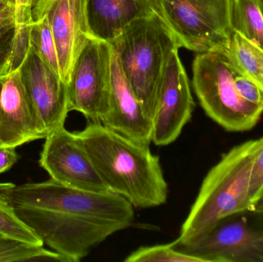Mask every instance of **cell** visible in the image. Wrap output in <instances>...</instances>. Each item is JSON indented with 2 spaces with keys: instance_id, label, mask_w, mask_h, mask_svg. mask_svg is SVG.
Here are the masks:
<instances>
[{
  "instance_id": "obj_1",
  "label": "cell",
  "mask_w": 263,
  "mask_h": 262,
  "mask_svg": "<svg viewBox=\"0 0 263 262\" xmlns=\"http://www.w3.org/2000/svg\"><path fill=\"white\" fill-rule=\"evenodd\" d=\"M0 197L44 244L69 262L81 261L134 223V207L123 197L69 187L52 178L20 186L0 183Z\"/></svg>"
},
{
  "instance_id": "obj_2",
  "label": "cell",
  "mask_w": 263,
  "mask_h": 262,
  "mask_svg": "<svg viewBox=\"0 0 263 262\" xmlns=\"http://www.w3.org/2000/svg\"><path fill=\"white\" fill-rule=\"evenodd\" d=\"M77 133L109 192L126 198L134 209L166 203L168 184L149 146L97 122H89Z\"/></svg>"
},
{
  "instance_id": "obj_3",
  "label": "cell",
  "mask_w": 263,
  "mask_h": 262,
  "mask_svg": "<svg viewBox=\"0 0 263 262\" xmlns=\"http://www.w3.org/2000/svg\"><path fill=\"white\" fill-rule=\"evenodd\" d=\"M257 139L235 146L207 173L180 229L178 241L192 239L221 220L249 212L252 165Z\"/></svg>"
},
{
  "instance_id": "obj_4",
  "label": "cell",
  "mask_w": 263,
  "mask_h": 262,
  "mask_svg": "<svg viewBox=\"0 0 263 262\" xmlns=\"http://www.w3.org/2000/svg\"><path fill=\"white\" fill-rule=\"evenodd\" d=\"M110 44L144 112L153 119L168 58L180 49L176 37L155 15L133 22Z\"/></svg>"
},
{
  "instance_id": "obj_5",
  "label": "cell",
  "mask_w": 263,
  "mask_h": 262,
  "mask_svg": "<svg viewBox=\"0 0 263 262\" xmlns=\"http://www.w3.org/2000/svg\"><path fill=\"white\" fill-rule=\"evenodd\" d=\"M237 72L222 52L199 53L193 63V85L201 107L228 132H246L256 126L263 106L243 98L236 86Z\"/></svg>"
},
{
  "instance_id": "obj_6",
  "label": "cell",
  "mask_w": 263,
  "mask_h": 262,
  "mask_svg": "<svg viewBox=\"0 0 263 262\" xmlns=\"http://www.w3.org/2000/svg\"><path fill=\"white\" fill-rule=\"evenodd\" d=\"M164 21L180 48L222 52L231 38L230 0H159Z\"/></svg>"
},
{
  "instance_id": "obj_7",
  "label": "cell",
  "mask_w": 263,
  "mask_h": 262,
  "mask_svg": "<svg viewBox=\"0 0 263 262\" xmlns=\"http://www.w3.org/2000/svg\"><path fill=\"white\" fill-rule=\"evenodd\" d=\"M247 212L227 217L192 239L172 243L202 262H263V214L253 223Z\"/></svg>"
},
{
  "instance_id": "obj_8",
  "label": "cell",
  "mask_w": 263,
  "mask_h": 262,
  "mask_svg": "<svg viewBox=\"0 0 263 262\" xmlns=\"http://www.w3.org/2000/svg\"><path fill=\"white\" fill-rule=\"evenodd\" d=\"M110 43L89 37L82 49L67 84L69 112L77 111L89 122L101 123L109 109Z\"/></svg>"
},
{
  "instance_id": "obj_9",
  "label": "cell",
  "mask_w": 263,
  "mask_h": 262,
  "mask_svg": "<svg viewBox=\"0 0 263 262\" xmlns=\"http://www.w3.org/2000/svg\"><path fill=\"white\" fill-rule=\"evenodd\" d=\"M39 163L50 178L64 186L109 192L77 132H69L65 126L46 137Z\"/></svg>"
},
{
  "instance_id": "obj_10",
  "label": "cell",
  "mask_w": 263,
  "mask_h": 262,
  "mask_svg": "<svg viewBox=\"0 0 263 262\" xmlns=\"http://www.w3.org/2000/svg\"><path fill=\"white\" fill-rule=\"evenodd\" d=\"M195 109L188 75L179 49L170 55L164 72L159 99L152 119V143L165 146L174 143L191 120Z\"/></svg>"
},
{
  "instance_id": "obj_11",
  "label": "cell",
  "mask_w": 263,
  "mask_h": 262,
  "mask_svg": "<svg viewBox=\"0 0 263 262\" xmlns=\"http://www.w3.org/2000/svg\"><path fill=\"white\" fill-rule=\"evenodd\" d=\"M20 71L34 115L46 138L65 126L69 112L67 85L30 46Z\"/></svg>"
},
{
  "instance_id": "obj_12",
  "label": "cell",
  "mask_w": 263,
  "mask_h": 262,
  "mask_svg": "<svg viewBox=\"0 0 263 262\" xmlns=\"http://www.w3.org/2000/svg\"><path fill=\"white\" fill-rule=\"evenodd\" d=\"M45 15L58 55L60 75L66 85L76 60L89 39L86 0H40L32 10V20Z\"/></svg>"
},
{
  "instance_id": "obj_13",
  "label": "cell",
  "mask_w": 263,
  "mask_h": 262,
  "mask_svg": "<svg viewBox=\"0 0 263 262\" xmlns=\"http://www.w3.org/2000/svg\"><path fill=\"white\" fill-rule=\"evenodd\" d=\"M101 123L138 143L148 146L152 143V120L144 112L140 102L125 76L114 49L109 109Z\"/></svg>"
},
{
  "instance_id": "obj_14",
  "label": "cell",
  "mask_w": 263,
  "mask_h": 262,
  "mask_svg": "<svg viewBox=\"0 0 263 262\" xmlns=\"http://www.w3.org/2000/svg\"><path fill=\"white\" fill-rule=\"evenodd\" d=\"M42 138L44 135L16 69L5 78L0 97V147L16 148Z\"/></svg>"
},
{
  "instance_id": "obj_15",
  "label": "cell",
  "mask_w": 263,
  "mask_h": 262,
  "mask_svg": "<svg viewBox=\"0 0 263 262\" xmlns=\"http://www.w3.org/2000/svg\"><path fill=\"white\" fill-rule=\"evenodd\" d=\"M86 14L90 36L109 43L136 20H164L159 0H86Z\"/></svg>"
},
{
  "instance_id": "obj_16",
  "label": "cell",
  "mask_w": 263,
  "mask_h": 262,
  "mask_svg": "<svg viewBox=\"0 0 263 262\" xmlns=\"http://www.w3.org/2000/svg\"><path fill=\"white\" fill-rule=\"evenodd\" d=\"M222 53L238 73L250 78L263 92V49L233 32Z\"/></svg>"
},
{
  "instance_id": "obj_17",
  "label": "cell",
  "mask_w": 263,
  "mask_h": 262,
  "mask_svg": "<svg viewBox=\"0 0 263 262\" xmlns=\"http://www.w3.org/2000/svg\"><path fill=\"white\" fill-rule=\"evenodd\" d=\"M230 26L263 49V13L257 0H230Z\"/></svg>"
},
{
  "instance_id": "obj_18",
  "label": "cell",
  "mask_w": 263,
  "mask_h": 262,
  "mask_svg": "<svg viewBox=\"0 0 263 262\" xmlns=\"http://www.w3.org/2000/svg\"><path fill=\"white\" fill-rule=\"evenodd\" d=\"M29 46L61 78L57 47L46 15L32 20L29 26Z\"/></svg>"
},
{
  "instance_id": "obj_19",
  "label": "cell",
  "mask_w": 263,
  "mask_h": 262,
  "mask_svg": "<svg viewBox=\"0 0 263 262\" xmlns=\"http://www.w3.org/2000/svg\"><path fill=\"white\" fill-rule=\"evenodd\" d=\"M18 24L15 6H6L0 11V78L12 70Z\"/></svg>"
},
{
  "instance_id": "obj_20",
  "label": "cell",
  "mask_w": 263,
  "mask_h": 262,
  "mask_svg": "<svg viewBox=\"0 0 263 262\" xmlns=\"http://www.w3.org/2000/svg\"><path fill=\"white\" fill-rule=\"evenodd\" d=\"M0 234L33 246H43L40 236L17 215L15 209L0 197Z\"/></svg>"
},
{
  "instance_id": "obj_21",
  "label": "cell",
  "mask_w": 263,
  "mask_h": 262,
  "mask_svg": "<svg viewBox=\"0 0 263 262\" xmlns=\"http://www.w3.org/2000/svg\"><path fill=\"white\" fill-rule=\"evenodd\" d=\"M125 262H202L196 257L182 253L173 243L140 247L125 258Z\"/></svg>"
},
{
  "instance_id": "obj_22",
  "label": "cell",
  "mask_w": 263,
  "mask_h": 262,
  "mask_svg": "<svg viewBox=\"0 0 263 262\" xmlns=\"http://www.w3.org/2000/svg\"><path fill=\"white\" fill-rule=\"evenodd\" d=\"M257 140V147L250 175V198L251 203L256 199L263 188V136Z\"/></svg>"
},
{
  "instance_id": "obj_23",
  "label": "cell",
  "mask_w": 263,
  "mask_h": 262,
  "mask_svg": "<svg viewBox=\"0 0 263 262\" xmlns=\"http://www.w3.org/2000/svg\"><path fill=\"white\" fill-rule=\"evenodd\" d=\"M235 81L239 93L245 99L253 104L263 106V92L253 82L238 72Z\"/></svg>"
},
{
  "instance_id": "obj_24",
  "label": "cell",
  "mask_w": 263,
  "mask_h": 262,
  "mask_svg": "<svg viewBox=\"0 0 263 262\" xmlns=\"http://www.w3.org/2000/svg\"><path fill=\"white\" fill-rule=\"evenodd\" d=\"M38 0H17L15 5L17 19L23 23L32 21V10Z\"/></svg>"
},
{
  "instance_id": "obj_25",
  "label": "cell",
  "mask_w": 263,
  "mask_h": 262,
  "mask_svg": "<svg viewBox=\"0 0 263 262\" xmlns=\"http://www.w3.org/2000/svg\"><path fill=\"white\" fill-rule=\"evenodd\" d=\"M18 159L15 148L0 147V175L12 168Z\"/></svg>"
},
{
  "instance_id": "obj_26",
  "label": "cell",
  "mask_w": 263,
  "mask_h": 262,
  "mask_svg": "<svg viewBox=\"0 0 263 262\" xmlns=\"http://www.w3.org/2000/svg\"><path fill=\"white\" fill-rule=\"evenodd\" d=\"M249 212L263 214V188L256 199L251 203Z\"/></svg>"
},
{
  "instance_id": "obj_27",
  "label": "cell",
  "mask_w": 263,
  "mask_h": 262,
  "mask_svg": "<svg viewBox=\"0 0 263 262\" xmlns=\"http://www.w3.org/2000/svg\"><path fill=\"white\" fill-rule=\"evenodd\" d=\"M9 5L6 0H0V11L6 8V6H9Z\"/></svg>"
},
{
  "instance_id": "obj_28",
  "label": "cell",
  "mask_w": 263,
  "mask_h": 262,
  "mask_svg": "<svg viewBox=\"0 0 263 262\" xmlns=\"http://www.w3.org/2000/svg\"><path fill=\"white\" fill-rule=\"evenodd\" d=\"M5 78L6 77L0 78V97H1L2 91H3V83H4Z\"/></svg>"
},
{
  "instance_id": "obj_29",
  "label": "cell",
  "mask_w": 263,
  "mask_h": 262,
  "mask_svg": "<svg viewBox=\"0 0 263 262\" xmlns=\"http://www.w3.org/2000/svg\"><path fill=\"white\" fill-rule=\"evenodd\" d=\"M8 4L11 5V6H15L16 5L17 0H6Z\"/></svg>"
},
{
  "instance_id": "obj_30",
  "label": "cell",
  "mask_w": 263,
  "mask_h": 262,
  "mask_svg": "<svg viewBox=\"0 0 263 262\" xmlns=\"http://www.w3.org/2000/svg\"><path fill=\"white\" fill-rule=\"evenodd\" d=\"M258 3H259V6H260L261 10H262L263 13V0H257Z\"/></svg>"
},
{
  "instance_id": "obj_31",
  "label": "cell",
  "mask_w": 263,
  "mask_h": 262,
  "mask_svg": "<svg viewBox=\"0 0 263 262\" xmlns=\"http://www.w3.org/2000/svg\"><path fill=\"white\" fill-rule=\"evenodd\" d=\"M39 1H40V0H38V2H39ZM38 2H37V3H38ZM35 5H36V4H35Z\"/></svg>"
}]
</instances>
